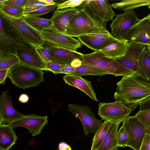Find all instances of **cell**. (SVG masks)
<instances>
[{
    "label": "cell",
    "mask_w": 150,
    "mask_h": 150,
    "mask_svg": "<svg viewBox=\"0 0 150 150\" xmlns=\"http://www.w3.org/2000/svg\"><path fill=\"white\" fill-rule=\"evenodd\" d=\"M116 85L114 94L116 101L134 110L141 101L150 96V82L135 73L123 76Z\"/></svg>",
    "instance_id": "obj_1"
},
{
    "label": "cell",
    "mask_w": 150,
    "mask_h": 150,
    "mask_svg": "<svg viewBox=\"0 0 150 150\" xmlns=\"http://www.w3.org/2000/svg\"><path fill=\"white\" fill-rule=\"evenodd\" d=\"M67 27L65 34L71 37L91 33H107L109 32L106 23L103 21L89 7L82 4Z\"/></svg>",
    "instance_id": "obj_2"
},
{
    "label": "cell",
    "mask_w": 150,
    "mask_h": 150,
    "mask_svg": "<svg viewBox=\"0 0 150 150\" xmlns=\"http://www.w3.org/2000/svg\"><path fill=\"white\" fill-rule=\"evenodd\" d=\"M0 15L4 26L9 30L11 35L18 43L28 44L35 47L43 46L45 41L40 32L29 25L23 16L13 18L1 10Z\"/></svg>",
    "instance_id": "obj_3"
},
{
    "label": "cell",
    "mask_w": 150,
    "mask_h": 150,
    "mask_svg": "<svg viewBox=\"0 0 150 150\" xmlns=\"http://www.w3.org/2000/svg\"><path fill=\"white\" fill-rule=\"evenodd\" d=\"M44 72L21 63L10 69L8 77L12 83L23 89L38 86L44 81Z\"/></svg>",
    "instance_id": "obj_4"
},
{
    "label": "cell",
    "mask_w": 150,
    "mask_h": 150,
    "mask_svg": "<svg viewBox=\"0 0 150 150\" xmlns=\"http://www.w3.org/2000/svg\"><path fill=\"white\" fill-rule=\"evenodd\" d=\"M82 64L98 68L105 71L107 74L115 76H125L132 73L115 59L108 58L100 51L84 54Z\"/></svg>",
    "instance_id": "obj_5"
},
{
    "label": "cell",
    "mask_w": 150,
    "mask_h": 150,
    "mask_svg": "<svg viewBox=\"0 0 150 150\" xmlns=\"http://www.w3.org/2000/svg\"><path fill=\"white\" fill-rule=\"evenodd\" d=\"M122 123L127 136L126 146L139 150L145 135L150 132L135 116H129Z\"/></svg>",
    "instance_id": "obj_6"
},
{
    "label": "cell",
    "mask_w": 150,
    "mask_h": 150,
    "mask_svg": "<svg viewBox=\"0 0 150 150\" xmlns=\"http://www.w3.org/2000/svg\"><path fill=\"white\" fill-rule=\"evenodd\" d=\"M98 107V115L102 120L120 124L129 117L134 110L122 103L117 101L100 103Z\"/></svg>",
    "instance_id": "obj_7"
},
{
    "label": "cell",
    "mask_w": 150,
    "mask_h": 150,
    "mask_svg": "<svg viewBox=\"0 0 150 150\" xmlns=\"http://www.w3.org/2000/svg\"><path fill=\"white\" fill-rule=\"evenodd\" d=\"M68 110L78 117L81 122L83 130L86 136L91 133H95L103 123L102 120H99L88 106L69 104Z\"/></svg>",
    "instance_id": "obj_8"
},
{
    "label": "cell",
    "mask_w": 150,
    "mask_h": 150,
    "mask_svg": "<svg viewBox=\"0 0 150 150\" xmlns=\"http://www.w3.org/2000/svg\"><path fill=\"white\" fill-rule=\"evenodd\" d=\"M139 20L133 10L117 15L110 25L112 34L116 39H121L127 31Z\"/></svg>",
    "instance_id": "obj_9"
},
{
    "label": "cell",
    "mask_w": 150,
    "mask_h": 150,
    "mask_svg": "<svg viewBox=\"0 0 150 150\" xmlns=\"http://www.w3.org/2000/svg\"><path fill=\"white\" fill-rule=\"evenodd\" d=\"M146 47L142 43L128 42L125 55L115 60L132 73H136L138 69L139 60Z\"/></svg>",
    "instance_id": "obj_10"
},
{
    "label": "cell",
    "mask_w": 150,
    "mask_h": 150,
    "mask_svg": "<svg viewBox=\"0 0 150 150\" xmlns=\"http://www.w3.org/2000/svg\"><path fill=\"white\" fill-rule=\"evenodd\" d=\"M121 39L128 42L150 45V22L147 16L139 19L124 35Z\"/></svg>",
    "instance_id": "obj_11"
},
{
    "label": "cell",
    "mask_w": 150,
    "mask_h": 150,
    "mask_svg": "<svg viewBox=\"0 0 150 150\" xmlns=\"http://www.w3.org/2000/svg\"><path fill=\"white\" fill-rule=\"evenodd\" d=\"M40 33L44 41L72 51L76 52L82 46L78 40L55 31L47 30Z\"/></svg>",
    "instance_id": "obj_12"
},
{
    "label": "cell",
    "mask_w": 150,
    "mask_h": 150,
    "mask_svg": "<svg viewBox=\"0 0 150 150\" xmlns=\"http://www.w3.org/2000/svg\"><path fill=\"white\" fill-rule=\"evenodd\" d=\"M43 45L48 50L51 62L63 65L71 64L75 59L82 60L84 54L72 51L44 41Z\"/></svg>",
    "instance_id": "obj_13"
},
{
    "label": "cell",
    "mask_w": 150,
    "mask_h": 150,
    "mask_svg": "<svg viewBox=\"0 0 150 150\" xmlns=\"http://www.w3.org/2000/svg\"><path fill=\"white\" fill-rule=\"evenodd\" d=\"M47 116L33 114L24 117L9 124L13 128L22 127L28 129L33 136L40 134L47 125Z\"/></svg>",
    "instance_id": "obj_14"
},
{
    "label": "cell",
    "mask_w": 150,
    "mask_h": 150,
    "mask_svg": "<svg viewBox=\"0 0 150 150\" xmlns=\"http://www.w3.org/2000/svg\"><path fill=\"white\" fill-rule=\"evenodd\" d=\"M25 115L15 108L7 92L3 91L0 97V124H9Z\"/></svg>",
    "instance_id": "obj_15"
},
{
    "label": "cell",
    "mask_w": 150,
    "mask_h": 150,
    "mask_svg": "<svg viewBox=\"0 0 150 150\" xmlns=\"http://www.w3.org/2000/svg\"><path fill=\"white\" fill-rule=\"evenodd\" d=\"M16 55L21 63L29 67L48 71L45 63L35 50V47L30 45L20 47Z\"/></svg>",
    "instance_id": "obj_16"
},
{
    "label": "cell",
    "mask_w": 150,
    "mask_h": 150,
    "mask_svg": "<svg viewBox=\"0 0 150 150\" xmlns=\"http://www.w3.org/2000/svg\"><path fill=\"white\" fill-rule=\"evenodd\" d=\"M79 11L76 7L55 11L51 18L53 23L52 30L65 34L69 25Z\"/></svg>",
    "instance_id": "obj_17"
},
{
    "label": "cell",
    "mask_w": 150,
    "mask_h": 150,
    "mask_svg": "<svg viewBox=\"0 0 150 150\" xmlns=\"http://www.w3.org/2000/svg\"><path fill=\"white\" fill-rule=\"evenodd\" d=\"M82 4L90 8L103 21L112 20L115 13L111 4L106 0H84Z\"/></svg>",
    "instance_id": "obj_18"
},
{
    "label": "cell",
    "mask_w": 150,
    "mask_h": 150,
    "mask_svg": "<svg viewBox=\"0 0 150 150\" xmlns=\"http://www.w3.org/2000/svg\"><path fill=\"white\" fill-rule=\"evenodd\" d=\"M63 79L67 84L79 89L93 100L99 102L90 81L74 74H66Z\"/></svg>",
    "instance_id": "obj_19"
},
{
    "label": "cell",
    "mask_w": 150,
    "mask_h": 150,
    "mask_svg": "<svg viewBox=\"0 0 150 150\" xmlns=\"http://www.w3.org/2000/svg\"><path fill=\"white\" fill-rule=\"evenodd\" d=\"M0 22V55L8 54L16 55L18 49L22 46L6 31L1 16Z\"/></svg>",
    "instance_id": "obj_20"
},
{
    "label": "cell",
    "mask_w": 150,
    "mask_h": 150,
    "mask_svg": "<svg viewBox=\"0 0 150 150\" xmlns=\"http://www.w3.org/2000/svg\"><path fill=\"white\" fill-rule=\"evenodd\" d=\"M13 127L10 124H0V150H9L18 139Z\"/></svg>",
    "instance_id": "obj_21"
},
{
    "label": "cell",
    "mask_w": 150,
    "mask_h": 150,
    "mask_svg": "<svg viewBox=\"0 0 150 150\" xmlns=\"http://www.w3.org/2000/svg\"><path fill=\"white\" fill-rule=\"evenodd\" d=\"M128 42L123 39H118L104 47L100 51L110 58L116 59L125 54Z\"/></svg>",
    "instance_id": "obj_22"
},
{
    "label": "cell",
    "mask_w": 150,
    "mask_h": 150,
    "mask_svg": "<svg viewBox=\"0 0 150 150\" xmlns=\"http://www.w3.org/2000/svg\"><path fill=\"white\" fill-rule=\"evenodd\" d=\"M120 123L112 122L106 136L98 150H115L118 147L117 134Z\"/></svg>",
    "instance_id": "obj_23"
},
{
    "label": "cell",
    "mask_w": 150,
    "mask_h": 150,
    "mask_svg": "<svg viewBox=\"0 0 150 150\" xmlns=\"http://www.w3.org/2000/svg\"><path fill=\"white\" fill-rule=\"evenodd\" d=\"M23 17L29 25L40 32L52 30L53 23L51 19H45L35 16H24Z\"/></svg>",
    "instance_id": "obj_24"
},
{
    "label": "cell",
    "mask_w": 150,
    "mask_h": 150,
    "mask_svg": "<svg viewBox=\"0 0 150 150\" xmlns=\"http://www.w3.org/2000/svg\"><path fill=\"white\" fill-rule=\"evenodd\" d=\"M150 5V0H123L111 4L112 8L126 12L135 8Z\"/></svg>",
    "instance_id": "obj_25"
},
{
    "label": "cell",
    "mask_w": 150,
    "mask_h": 150,
    "mask_svg": "<svg viewBox=\"0 0 150 150\" xmlns=\"http://www.w3.org/2000/svg\"><path fill=\"white\" fill-rule=\"evenodd\" d=\"M144 80H150V57L146 50H145L139 61V67L136 73Z\"/></svg>",
    "instance_id": "obj_26"
},
{
    "label": "cell",
    "mask_w": 150,
    "mask_h": 150,
    "mask_svg": "<svg viewBox=\"0 0 150 150\" xmlns=\"http://www.w3.org/2000/svg\"><path fill=\"white\" fill-rule=\"evenodd\" d=\"M112 122L104 121L95 133L91 150H98L102 145Z\"/></svg>",
    "instance_id": "obj_27"
},
{
    "label": "cell",
    "mask_w": 150,
    "mask_h": 150,
    "mask_svg": "<svg viewBox=\"0 0 150 150\" xmlns=\"http://www.w3.org/2000/svg\"><path fill=\"white\" fill-rule=\"evenodd\" d=\"M71 74L82 75H92L101 76L107 74L104 71L97 67L81 64V66L76 67V70Z\"/></svg>",
    "instance_id": "obj_28"
},
{
    "label": "cell",
    "mask_w": 150,
    "mask_h": 150,
    "mask_svg": "<svg viewBox=\"0 0 150 150\" xmlns=\"http://www.w3.org/2000/svg\"><path fill=\"white\" fill-rule=\"evenodd\" d=\"M77 38L82 44L94 51H99L108 45L88 35H82Z\"/></svg>",
    "instance_id": "obj_29"
},
{
    "label": "cell",
    "mask_w": 150,
    "mask_h": 150,
    "mask_svg": "<svg viewBox=\"0 0 150 150\" xmlns=\"http://www.w3.org/2000/svg\"><path fill=\"white\" fill-rule=\"evenodd\" d=\"M20 63L16 55L8 54L0 55V70L11 68Z\"/></svg>",
    "instance_id": "obj_30"
},
{
    "label": "cell",
    "mask_w": 150,
    "mask_h": 150,
    "mask_svg": "<svg viewBox=\"0 0 150 150\" xmlns=\"http://www.w3.org/2000/svg\"><path fill=\"white\" fill-rule=\"evenodd\" d=\"M0 10L7 15L15 18H19L23 15L24 8L9 6L0 7Z\"/></svg>",
    "instance_id": "obj_31"
},
{
    "label": "cell",
    "mask_w": 150,
    "mask_h": 150,
    "mask_svg": "<svg viewBox=\"0 0 150 150\" xmlns=\"http://www.w3.org/2000/svg\"><path fill=\"white\" fill-rule=\"evenodd\" d=\"M58 4L59 3L41 6L32 11L24 13L23 16H38L46 14L54 11L57 7Z\"/></svg>",
    "instance_id": "obj_32"
},
{
    "label": "cell",
    "mask_w": 150,
    "mask_h": 150,
    "mask_svg": "<svg viewBox=\"0 0 150 150\" xmlns=\"http://www.w3.org/2000/svg\"><path fill=\"white\" fill-rule=\"evenodd\" d=\"M88 35L107 45L118 40L115 38L110 33H91Z\"/></svg>",
    "instance_id": "obj_33"
},
{
    "label": "cell",
    "mask_w": 150,
    "mask_h": 150,
    "mask_svg": "<svg viewBox=\"0 0 150 150\" xmlns=\"http://www.w3.org/2000/svg\"><path fill=\"white\" fill-rule=\"evenodd\" d=\"M135 116L138 118L150 132V110L137 112Z\"/></svg>",
    "instance_id": "obj_34"
},
{
    "label": "cell",
    "mask_w": 150,
    "mask_h": 150,
    "mask_svg": "<svg viewBox=\"0 0 150 150\" xmlns=\"http://www.w3.org/2000/svg\"><path fill=\"white\" fill-rule=\"evenodd\" d=\"M84 0H69L58 4L56 8L59 11L69 8H74L80 6Z\"/></svg>",
    "instance_id": "obj_35"
},
{
    "label": "cell",
    "mask_w": 150,
    "mask_h": 150,
    "mask_svg": "<svg viewBox=\"0 0 150 150\" xmlns=\"http://www.w3.org/2000/svg\"><path fill=\"white\" fill-rule=\"evenodd\" d=\"M48 5H48L41 0H28L24 7V13L32 11L41 6Z\"/></svg>",
    "instance_id": "obj_36"
},
{
    "label": "cell",
    "mask_w": 150,
    "mask_h": 150,
    "mask_svg": "<svg viewBox=\"0 0 150 150\" xmlns=\"http://www.w3.org/2000/svg\"><path fill=\"white\" fill-rule=\"evenodd\" d=\"M118 146L125 147L126 146L127 142V136L124 127H120L117 134Z\"/></svg>",
    "instance_id": "obj_37"
},
{
    "label": "cell",
    "mask_w": 150,
    "mask_h": 150,
    "mask_svg": "<svg viewBox=\"0 0 150 150\" xmlns=\"http://www.w3.org/2000/svg\"><path fill=\"white\" fill-rule=\"evenodd\" d=\"M28 0H0V7L9 6L16 7H24Z\"/></svg>",
    "instance_id": "obj_38"
},
{
    "label": "cell",
    "mask_w": 150,
    "mask_h": 150,
    "mask_svg": "<svg viewBox=\"0 0 150 150\" xmlns=\"http://www.w3.org/2000/svg\"><path fill=\"white\" fill-rule=\"evenodd\" d=\"M35 50L45 64L51 61L49 51L47 48L42 46L35 47Z\"/></svg>",
    "instance_id": "obj_39"
},
{
    "label": "cell",
    "mask_w": 150,
    "mask_h": 150,
    "mask_svg": "<svg viewBox=\"0 0 150 150\" xmlns=\"http://www.w3.org/2000/svg\"><path fill=\"white\" fill-rule=\"evenodd\" d=\"M45 64L48 71L52 72L55 74H62V69L64 65L51 61Z\"/></svg>",
    "instance_id": "obj_40"
},
{
    "label": "cell",
    "mask_w": 150,
    "mask_h": 150,
    "mask_svg": "<svg viewBox=\"0 0 150 150\" xmlns=\"http://www.w3.org/2000/svg\"><path fill=\"white\" fill-rule=\"evenodd\" d=\"M139 150H150V133L145 135Z\"/></svg>",
    "instance_id": "obj_41"
},
{
    "label": "cell",
    "mask_w": 150,
    "mask_h": 150,
    "mask_svg": "<svg viewBox=\"0 0 150 150\" xmlns=\"http://www.w3.org/2000/svg\"><path fill=\"white\" fill-rule=\"evenodd\" d=\"M139 111L150 110V96L141 101L139 103Z\"/></svg>",
    "instance_id": "obj_42"
},
{
    "label": "cell",
    "mask_w": 150,
    "mask_h": 150,
    "mask_svg": "<svg viewBox=\"0 0 150 150\" xmlns=\"http://www.w3.org/2000/svg\"><path fill=\"white\" fill-rule=\"evenodd\" d=\"M10 68L0 70V84H4Z\"/></svg>",
    "instance_id": "obj_43"
},
{
    "label": "cell",
    "mask_w": 150,
    "mask_h": 150,
    "mask_svg": "<svg viewBox=\"0 0 150 150\" xmlns=\"http://www.w3.org/2000/svg\"><path fill=\"white\" fill-rule=\"evenodd\" d=\"M75 70L76 67L71 66V64L64 65L62 69V74H71Z\"/></svg>",
    "instance_id": "obj_44"
},
{
    "label": "cell",
    "mask_w": 150,
    "mask_h": 150,
    "mask_svg": "<svg viewBox=\"0 0 150 150\" xmlns=\"http://www.w3.org/2000/svg\"><path fill=\"white\" fill-rule=\"evenodd\" d=\"M29 97L25 93H22L19 96L18 100L22 103H27L29 100Z\"/></svg>",
    "instance_id": "obj_45"
},
{
    "label": "cell",
    "mask_w": 150,
    "mask_h": 150,
    "mask_svg": "<svg viewBox=\"0 0 150 150\" xmlns=\"http://www.w3.org/2000/svg\"><path fill=\"white\" fill-rule=\"evenodd\" d=\"M59 150H71V147L64 142H61L58 146Z\"/></svg>",
    "instance_id": "obj_46"
},
{
    "label": "cell",
    "mask_w": 150,
    "mask_h": 150,
    "mask_svg": "<svg viewBox=\"0 0 150 150\" xmlns=\"http://www.w3.org/2000/svg\"><path fill=\"white\" fill-rule=\"evenodd\" d=\"M82 64V60L80 59H74L71 63V66L76 67L81 66Z\"/></svg>",
    "instance_id": "obj_47"
},
{
    "label": "cell",
    "mask_w": 150,
    "mask_h": 150,
    "mask_svg": "<svg viewBox=\"0 0 150 150\" xmlns=\"http://www.w3.org/2000/svg\"><path fill=\"white\" fill-rule=\"evenodd\" d=\"M41 1L44 2L48 5H53L56 3L54 2L53 0H41Z\"/></svg>",
    "instance_id": "obj_48"
},
{
    "label": "cell",
    "mask_w": 150,
    "mask_h": 150,
    "mask_svg": "<svg viewBox=\"0 0 150 150\" xmlns=\"http://www.w3.org/2000/svg\"><path fill=\"white\" fill-rule=\"evenodd\" d=\"M146 48L147 52L150 57V45H146Z\"/></svg>",
    "instance_id": "obj_49"
},
{
    "label": "cell",
    "mask_w": 150,
    "mask_h": 150,
    "mask_svg": "<svg viewBox=\"0 0 150 150\" xmlns=\"http://www.w3.org/2000/svg\"><path fill=\"white\" fill-rule=\"evenodd\" d=\"M147 17L149 18V21L150 22V13L147 16H146Z\"/></svg>",
    "instance_id": "obj_50"
},
{
    "label": "cell",
    "mask_w": 150,
    "mask_h": 150,
    "mask_svg": "<svg viewBox=\"0 0 150 150\" xmlns=\"http://www.w3.org/2000/svg\"><path fill=\"white\" fill-rule=\"evenodd\" d=\"M149 82H150V81H149Z\"/></svg>",
    "instance_id": "obj_51"
}]
</instances>
